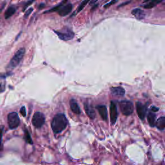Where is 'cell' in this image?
<instances>
[{
    "mask_svg": "<svg viewBox=\"0 0 165 165\" xmlns=\"http://www.w3.org/2000/svg\"><path fill=\"white\" fill-rule=\"evenodd\" d=\"M84 109L85 110V112L91 119H95L96 117V112L94 110L93 106L88 102L84 103Z\"/></svg>",
    "mask_w": 165,
    "mask_h": 165,
    "instance_id": "30bf717a",
    "label": "cell"
},
{
    "mask_svg": "<svg viewBox=\"0 0 165 165\" xmlns=\"http://www.w3.org/2000/svg\"><path fill=\"white\" fill-rule=\"evenodd\" d=\"M110 92L113 95L123 97L125 94V90L121 86H114L110 88Z\"/></svg>",
    "mask_w": 165,
    "mask_h": 165,
    "instance_id": "7c38bea8",
    "label": "cell"
},
{
    "mask_svg": "<svg viewBox=\"0 0 165 165\" xmlns=\"http://www.w3.org/2000/svg\"><path fill=\"white\" fill-rule=\"evenodd\" d=\"M136 110H137V114L138 115V117H139L141 120L143 121L145 118L146 116V112H147V106L145 105H143L142 103L139 101H137L136 103Z\"/></svg>",
    "mask_w": 165,
    "mask_h": 165,
    "instance_id": "52a82bcc",
    "label": "cell"
},
{
    "mask_svg": "<svg viewBox=\"0 0 165 165\" xmlns=\"http://www.w3.org/2000/svg\"><path fill=\"white\" fill-rule=\"evenodd\" d=\"M156 115L153 112H149L147 114V119L149 121V123L151 127H154L156 126Z\"/></svg>",
    "mask_w": 165,
    "mask_h": 165,
    "instance_id": "9a60e30c",
    "label": "cell"
},
{
    "mask_svg": "<svg viewBox=\"0 0 165 165\" xmlns=\"http://www.w3.org/2000/svg\"><path fill=\"white\" fill-rule=\"evenodd\" d=\"M20 114H21V115L23 117H25L26 116V109L24 106H23L21 109H20Z\"/></svg>",
    "mask_w": 165,
    "mask_h": 165,
    "instance_id": "d4e9b609",
    "label": "cell"
},
{
    "mask_svg": "<svg viewBox=\"0 0 165 165\" xmlns=\"http://www.w3.org/2000/svg\"><path fill=\"white\" fill-rule=\"evenodd\" d=\"M97 1V0H91L90 1V5H93V4H95V3Z\"/></svg>",
    "mask_w": 165,
    "mask_h": 165,
    "instance_id": "f546056e",
    "label": "cell"
},
{
    "mask_svg": "<svg viewBox=\"0 0 165 165\" xmlns=\"http://www.w3.org/2000/svg\"><path fill=\"white\" fill-rule=\"evenodd\" d=\"M32 11H33V8H30V9H29L27 10V11H26L25 12V16H24L25 18H28L30 14H31Z\"/></svg>",
    "mask_w": 165,
    "mask_h": 165,
    "instance_id": "603a6c76",
    "label": "cell"
},
{
    "mask_svg": "<svg viewBox=\"0 0 165 165\" xmlns=\"http://www.w3.org/2000/svg\"><path fill=\"white\" fill-rule=\"evenodd\" d=\"M96 109L98 110V112L101 118L104 121H106L108 120V111L106 106L105 105H97Z\"/></svg>",
    "mask_w": 165,
    "mask_h": 165,
    "instance_id": "8fae6325",
    "label": "cell"
},
{
    "mask_svg": "<svg viewBox=\"0 0 165 165\" xmlns=\"http://www.w3.org/2000/svg\"><path fill=\"white\" fill-rule=\"evenodd\" d=\"M70 109H71V110L74 114H77V115L81 114V109L78 104L76 101V100L71 99L70 101Z\"/></svg>",
    "mask_w": 165,
    "mask_h": 165,
    "instance_id": "5bb4252c",
    "label": "cell"
},
{
    "mask_svg": "<svg viewBox=\"0 0 165 165\" xmlns=\"http://www.w3.org/2000/svg\"><path fill=\"white\" fill-rule=\"evenodd\" d=\"M7 121L9 126L11 129H16L19 125L20 120L18 114L16 112H11L8 114Z\"/></svg>",
    "mask_w": 165,
    "mask_h": 165,
    "instance_id": "8992f818",
    "label": "cell"
},
{
    "mask_svg": "<svg viewBox=\"0 0 165 165\" xmlns=\"http://www.w3.org/2000/svg\"><path fill=\"white\" fill-rule=\"evenodd\" d=\"M90 1H91V0H83V1L80 3L78 7H77V10H76V12L74 13V14L72 15V16H74V15H76L77 13H79V12H81L82 11V10L84 9V7L87 5V3H88Z\"/></svg>",
    "mask_w": 165,
    "mask_h": 165,
    "instance_id": "d6986e66",
    "label": "cell"
},
{
    "mask_svg": "<svg viewBox=\"0 0 165 165\" xmlns=\"http://www.w3.org/2000/svg\"><path fill=\"white\" fill-rule=\"evenodd\" d=\"M117 0H112V1H110L109 3H106V4L105 6H104V7H105V9L109 8V7H110V6L111 5H114V4H115V3H117Z\"/></svg>",
    "mask_w": 165,
    "mask_h": 165,
    "instance_id": "7402d4cb",
    "label": "cell"
},
{
    "mask_svg": "<svg viewBox=\"0 0 165 165\" xmlns=\"http://www.w3.org/2000/svg\"><path fill=\"white\" fill-rule=\"evenodd\" d=\"M68 120L65 114H58L54 117L51 123L52 130L54 134H59L66 129Z\"/></svg>",
    "mask_w": 165,
    "mask_h": 165,
    "instance_id": "6da1fadb",
    "label": "cell"
},
{
    "mask_svg": "<svg viewBox=\"0 0 165 165\" xmlns=\"http://www.w3.org/2000/svg\"><path fill=\"white\" fill-rule=\"evenodd\" d=\"M66 1H67V0H63V1L61 3H59V5H58V6H55V7H54V8L51 9L50 10H49V11H47L45 12L44 13H45V14H46V13H49V12H52L58 11V10L59 9V7H61V6H63V5H65V3H66Z\"/></svg>",
    "mask_w": 165,
    "mask_h": 165,
    "instance_id": "ffe728a7",
    "label": "cell"
},
{
    "mask_svg": "<svg viewBox=\"0 0 165 165\" xmlns=\"http://www.w3.org/2000/svg\"><path fill=\"white\" fill-rule=\"evenodd\" d=\"M25 54V49L21 48L17 51L14 56L12 57L11 60L10 61V63L8 65V69H14V68L18 66L20 62L21 61L23 57Z\"/></svg>",
    "mask_w": 165,
    "mask_h": 165,
    "instance_id": "7a4b0ae2",
    "label": "cell"
},
{
    "mask_svg": "<svg viewBox=\"0 0 165 165\" xmlns=\"http://www.w3.org/2000/svg\"><path fill=\"white\" fill-rule=\"evenodd\" d=\"M2 134H3V129H0V145H1V143Z\"/></svg>",
    "mask_w": 165,
    "mask_h": 165,
    "instance_id": "83f0119b",
    "label": "cell"
},
{
    "mask_svg": "<svg viewBox=\"0 0 165 165\" xmlns=\"http://www.w3.org/2000/svg\"><path fill=\"white\" fill-rule=\"evenodd\" d=\"M163 1V0H151L150 2L143 5V7L146 9H152L154 7V6H156L157 4H159V3L162 2Z\"/></svg>",
    "mask_w": 165,
    "mask_h": 165,
    "instance_id": "e0dca14e",
    "label": "cell"
},
{
    "mask_svg": "<svg viewBox=\"0 0 165 165\" xmlns=\"http://www.w3.org/2000/svg\"><path fill=\"white\" fill-rule=\"evenodd\" d=\"M32 122L33 125L37 129L41 128L45 122V117L44 114L39 112H36L34 114Z\"/></svg>",
    "mask_w": 165,
    "mask_h": 165,
    "instance_id": "5b68a950",
    "label": "cell"
},
{
    "mask_svg": "<svg viewBox=\"0 0 165 165\" xmlns=\"http://www.w3.org/2000/svg\"><path fill=\"white\" fill-rule=\"evenodd\" d=\"M72 4H71V3H68V4H65L61 6V7H59L57 12H58L59 15L61 16H66L72 11Z\"/></svg>",
    "mask_w": 165,
    "mask_h": 165,
    "instance_id": "9c48e42d",
    "label": "cell"
},
{
    "mask_svg": "<svg viewBox=\"0 0 165 165\" xmlns=\"http://www.w3.org/2000/svg\"><path fill=\"white\" fill-rule=\"evenodd\" d=\"M36 0H29V1L26 3V4L25 5V6H24V8H23V11H25V9L28 7V6L29 5H30L32 4V3L34 2V1H35Z\"/></svg>",
    "mask_w": 165,
    "mask_h": 165,
    "instance_id": "cb8c5ba5",
    "label": "cell"
},
{
    "mask_svg": "<svg viewBox=\"0 0 165 165\" xmlns=\"http://www.w3.org/2000/svg\"><path fill=\"white\" fill-rule=\"evenodd\" d=\"M24 139L25 140V141L27 143L29 144H33V141H32V138L31 137H30V134L29 132V131L25 129V135H24Z\"/></svg>",
    "mask_w": 165,
    "mask_h": 165,
    "instance_id": "44dd1931",
    "label": "cell"
},
{
    "mask_svg": "<svg viewBox=\"0 0 165 165\" xmlns=\"http://www.w3.org/2000/svg\"><path fill=\"white\" fill-rule=\"evenodd\" d=\"M150 109H151V111H152L153 112H158V111H159V108L156 106H151Z\"/></svg>",
    "mask_w": 165,
    "mask_h": 165,
    "instance_id": "484cf974",
    "label": "cell"
},
{
    "mask_svg": "<svg viewBox=\"0 0 165 165\" xmlns=\"http://www.w3.org/2000/svg\"><path fill=\"white\" fill-rule=\"evenodd\" d=\"M121 113L126 116H130L134 112V105L130 101L122 100L119 102Z\"/></svg>",
    "mask_w": 165,
    "mask_h": 165,
    "instance_id": "3957f363",
    "label": "cell"
},
{
    "mask_svg": "<svg viewBox=\"0 0 165 165\" xmlns=\"http://www.w3.org/2000/svg\"><path fill=\"white\" fill-rule=\"evenodd\" d=\"M110 116L111 123H112V124H114L116 123L117 117H118V112H117L116 104L114 101L110 102Z\"/></svg>",
    "mask_w": 165,
    "mask_h": 165,
    "instance_id": "ba28073f",
    "label": "cell"
},
{
    "mask_svg": "<svg viewBox=\"0 0 165 165\" xmlns=\"http://www.w3.org/2000/svg\"><path fill=\"white\" fill-rule=\"evenodd\" d=\"M58 36L59 37V38L61 40H63V41H69V40L72 39L74 38V33L71 30L69 29L68 27H64L62 30H54Z\"/></svg>",
    "mask_w": 165,
    "mask_h": 165,
    "instance_id": "277c9868",
    "label": "cell"
},
{
    "mask_svg": "<svg viewBox=\"0 0 165 165\" xmlns=\"http://www.w3.org/2000/svg\"><path fill=\"white\" fill-rule=\"evenodd\" d=\"M156 126L159 130H163L165 129V116L161 117L156 121Z\"/></svg>",
    "mask_w": 165,
    "mask_h": 165,
    "instance_id": "2e32d148",
    "label": "cell"
},
{
    "mask_svg": "<svg viewBox=\"0 0 165 165\" xmlns=\"http://www.w3.org/2000/svg\"><path fill=\"white\" fill-rule=\"evenodd\" d=\"M44 7H45V4H44V3H41V4L39 5L38 9L39 10H41V9H42L43 8H44Z\"/></svg>",
    "mask_w": 165,
    "mask_h": 165,
    "instance_id": "f1b7e54d",
    "label": "cell"
},
{
    "mask_svg": "<svg viewBox=\"0 0 165 165\" xmlns=\"http://www.w3.org/2000/svg\"><path fill=\"white\" fill-rule=\"evenodd\" d=\"M5 90V85H2V84L0 83V92H3Z\"/></svg>",
    "mask_w": 165,
    "mask_h": 165,
    "instance_id": "4316f807",
    "label": "cell"
},
{
    "mask_svg": "<svg viewBox=\"0 0 165 165\" xmlns=\"http://www.w3.org/2000/svg\"><path fill=\"white\" fill-rule=\"evenodd\" d=\"M16 11V9L15 7H14V6H9L5 12V19L10 18L11 16H12L15 14Z\"/></svg>",
    "mask_w": 165,
    "mask_h": 165,
    "instance_id": "ac0fdd59",
    "label": "cell"
},
{
    "mask_svg": "<svg viewBox=\"0 0 165 165\" xmlns=\"http://www.w3.org/2000/svg\"><path fill=\"white\" fill-rule=\"evenodd\" d=\"M132 14L137 19H143L145 17V13L144 12L143 10H141L139 8H136L132 10Z\"/></svg>",
    "mask_w": 165,
    "mask_h": 165,
    "instance_id": "4fadbf2b",
    "label": "cell"
}]
</instances>
